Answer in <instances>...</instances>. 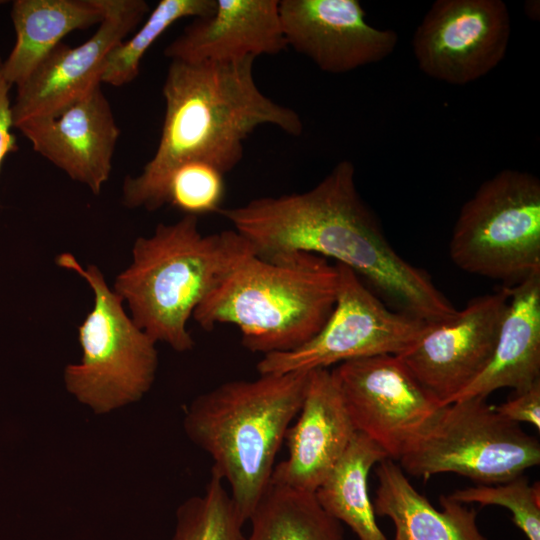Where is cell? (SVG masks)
Here are the masks:
<instances>
[{"mask_svg":"<svg viewBox=\"0 0 540 540\" xmlns=\"http://www.w3.org/2000/svg\"><path fill=\"white\" fill-rule=\"evenodd\" d=\"M448 497L461 504L495 505L512 513L515 525L528 540H540V488L523 474L507 482L458 489Z\"/></svg>","mask_w":540,"mask_h":540,"instance_id":"25","label":"cell"},{"mask_svg":"<svg viewBox=\"0 0 540 540\" xmlns=\"http://www.w3.org/2000/svg\"><path fill=\"white\" fill-rule=\"evenodd\" d=\"M309 372L231 380L200 394L184 417L188 438L230 487L241 523L270 485L276 455L298 415Z\"/></svg>","mask_w":540,"mask_h":540,"instance_id":"3","label":"cell"},{"mask_svg":"<svg viewBox=\"0 0 540 540\" xmlns=\"http://www.w3.org/2000/svg\"><path fill=\"white\" fill-rule=\"evenodd\" d=\"M356 432L332 371H310L298 418L286 432L288 457L274 467L270 483L315 493Z\"/></svg>","mask_w":540,"mask_h":540,"instance_id":"16","label":"cell"},{"mask_svg":"<svg viewBox=\"0 0 540 540\" xmlns=\"http://www.w3.org/2000/svg\"><path fill=\"white\" fill-rule=\"evenodd\" d=\"M15 128L37 153L95 195L100 194L109 180L120 136L102 84L59 113L25 120Z\"/></svg>","mask_w":540,"mask_h":540,"instance_id":"15","label":"cell"},{"mask_svg":"<svg viewBox=\"0 0 540 540\" xmlns=\"http://www.w3.org/2000/svg\"><path fill=\"white\" fill-rule=\"evenodd\" d=\"M494 410L504 419L519 424L528 423L540 430V382L515 395Z\"/></svg>","mask_w":540,"mask_h":540,"instance_id":"27","label":"cell"},{"mask_svg":"<svg viewBox=\"0 0 540 540\" xmlns=\"http://www.w3.org/2000/svg\"><path fill=\"white\" fill-rule=\"evenodd\" d=\"M449 256L461 270L513 286L540 273V180L505 169L463 204Z\"/></svg>","mask_w":540,"mask_h":540,"instance_id":"7","label":"cell"},{"mask_svg":"<svg viewBox=\"0 0 540 540\" xmlns=\"http://www.w3.org/2000/svg\"><path fill=\"white\" fill-rule=\"evenodd\" d=\"M508 290V304L489 364L451 403L487 398L501 388L519 393L540 382V273L508 286Z\"/></svg>","mask_w":540,"mask_h":540,"instance_id":"18","label":"cell"},{"mask_svg":"<svg viewBox=\"0 0 540 540\" xmlns=\"http://www.w3.org/2000/svg\"><path fill=\"white\" fill-rule=\"evenodd\" d=\"M216 0H161L140 28L118 44L107 56L101 83L121 87L139 74L140 62L152 44L175 22L210 15Z\"/></svg>","mask_w":540,"mask_h":540,"instance_id":"23","label":"cell"},{"mask_svg":"<svg viewBox=\"0 0 540 540\" xmlns=\"http://www.w3.org/2000/svg\"><path fill=\"white\" fill-rule=\"evenodd\" d=\"M106 0H15L11 18L16 42L2 72L21 85L68 33L100 24Z\"/></svg>","mask_w":540,"mask_h":540,"instance_id":"20","label":"cell"},{"mask_svg":"<svg viewBox=\"0 0 540 540\" xmlns=\"http://www.w3.org/2000/svg\"><path fill=\"white\" fill-rule=\"evenodd\" d=\"M149 13L144 0H106L104 19L84 43H59L19 86L12 104L13 126L52 116L101 83L105 60Z\"/></svg>","mask_w":540,"mask_h":540,"instance_id":"13","label":"cell"},{"mask_svg":"<svg viewBox=\"0 0 540 540\" xmlns=\"http://www.w3.org/2000/svg\"><path fill=\"white\" fill-rule=\"evenodd\" d=\"M224 194V174L206 162L194 160L173 170L167 181L165 200L184 215L198 217L219 213Z\"/></svg>","mask_w":540,"mask_h":540,"instance_id":"26","label":"cell"},{"mask_svg":"<svg viewBox=\"0 0 540 540\" xmlns=\"http://www.w3.org/2000/svg\"><path fill=\"white\" fill-rule=\"evenodd\" d=\"M219 214L261 259L273 261L299 252L332 258L398 311L427 323L449 320L458 311L424 270L393 249L357 190L349 160L337 163L308 191L258 197L222 208Z\"/></svg>","mask_w":540,"mask_h":540,"instance_id":"1","label":"cell"},{"mask_svg":"<svg viewBox=\"0 0 540 540\" xmlns=\"http://www.w3.org/2000/svg\"><path fill=\"white\" fill-rule=\"evenodd\" d=\"M287 47L279 0H216L214 11L193 18L164 55L197 63L277 55Z\"/></svg>","mask_w":540,"mask_h":540,"instance_id":"17","label":"cell"},{"mask_svg":"<svg viewBox=\"0 0 540 540\" xmlns=\"http://www.w3.org/2000/svg\"><path fill=\"white\" fill-rule=\"evenodd\" d=\"M376 475L374 511L393 522L394 540H487L473 509L444 495L440 497L442 510L436 509L392 459L380 461Z\"/></svg>","mask_w":540,"mask_h":540,"instance_id":"19","label":"cell"},{"mask_svg":"<svg viewBox=\"0 0 540 540\" xmlns=\"http://www.w3.org/2000/svg\"><path fill=\"white\" fill-rule=\"evenodd\" d=\"M511 34L501 0H437L415 30L412 47L419 69L452 85H466L504 59Z\"/></svg>","mask_w":540,"mask_h":540,"instance_id":"11","label":"cell"},{"mask_svg":"<svg viewBox=\"0 0 540 540\" xmlns=\"http://www.w3.org/2000/svg\"><path fill=\"white\" fill-rule=\"evenodd\" d=\"M335 265L336 302L324 326L294 350L264 355L256 365L259 375L309 372L358 358L398 355L430 324L390 310L353 270Z\"/></svg>","mask_w":540,"mask_h":540,"instance_id":"9","label":"cell"},{"mask_svg":"<svg viewBox=\"0 0 540 540\" xmlns=\"http://www.w3.org/2000/svg\"><path fill=\"white\" fill-rule=\"evenodd\" d=\"M55 262L82 277L94 296L92 309L78 327L81 360L64 370L67 391L96 414L139 401L156 377V342L126 313L123 300L97 266L83 267L67 252Z\"/></svg>","mask_w":540,"mask_h":540,"instance_id":"6","label":"cell"},{"mask_svg":"<svg viewBox=\"0 0 540 540\" xmlns=\"http://www.w3.org/2000/svg\"><path fill=\"white\" fill-rule=\"evenodd\" d=\"M2 63L0 58V168L6 155L17 149L15 136L11 132L14 127L9 99L11 85L3 75Z\"/></svg>","mask_w":540,"mask_h":540,"instance_id":"28","label":"cell"},{"mask_svg":"<svg viewBox=\"0 0 540 540\" xmlns=\"http://www.w3.org/2000/svg\"><path fill=\"white\" fill-rule=\"evenodd\" d=\"M248 522L243 540H345L341 523L322 509L314 493L272 483Z\"/></svg>","mask_w":540,"mask_h":540,"instance_id":"22","label":"cell"},{"mask_svg":"<svg viewBox=\"0 0 540 540\" xmlns=\"http://www.w3.org/2000/svg\"><path fill=\"white\" fill-rule=\"evenodd\" d=\"M255 59L171 60L162 89L165 114L159 144L142 172L125 178L124 206L161 208L171 173L188 161L206 162L225 175L240 163L245 140L260 126L291 136L303 133L300 115L257 86Z\"/></svg>","mask_w":540,"mask_h":540,"instance_id":"2","label":"cell"},{"mask_svg":"<svg viewBox=\"0 0 540 540\" xmlns=\"http://www.w3.org/2000/svg\"><path fill=\"white\" fill-rule=\"evenodd\" d=\"M332 373L356 431L392 460H399L444 406L396 355L349 360Z\"/></svg>","mask_w":540,"mask_h":540,"instance_id":"10","label":"cell"},{"mask_svg":"<svg viewBox=\"0 0 540 540\" xmlns=\"http://www.w3.org/2000/svg\"><path fill=\"white\" fill-rule=\"evenodd\" d=\"M279 14L287 46L328 73L382 61L398 43L394 30L367 23L358 0H279Z\"/></svg>","mask_w":540,"mask_h":540,"instance_id":"14","label":"cell"},{"mask_svg":"<svg viewBox=\"0 0 540 540\" xmlns=\"http://www.w3.org/2000/svg\"><path fill=\"white\" fill-rule=\"evenodd\" d=\"M337 289L338 270L327 258L299 252L268 261L253 254L220 281L192 317L208 331L220 324L237 327L251 352H287L321 330Z\"/></svg>","mask_w":540,"mask_h":540,"instance_id":"5","label":"cell"},{"mask_svg":"<svg viewBox=\"0 0 540 540\" xmlns=\"http://www.w3.org/2000/svg\"><path fill=\"white\" fill-rule=\"evenodd\" d=\"M508 300V286L476 297L451 319L428 324L417 341L396 356L447 405L489 364Z\"/></svg>","mask_w":540,"mask_h":540,"instance_id":"12","label":"cell"},{"mask_svg":"<svg viewBox=\"0 0 540 540\" xmlns=\"http://www.w3.org/2000/svg\"><path fill=\"white\" fill-rule=\"evenodd\" d=\"M243 526L224 480L211 469L204 492L178 507L171 540H243Z\"/></svg>","mask_w":540,"mask_h":540,"instance_id":"24","label":"cell"},{"mask_svg":"<svg viewBox=\"0 0 540 540\" xmlns=\"http://www.w3.org/2000/svg\"><path fill=\"white\" fill-rule=\"evenodd\" d=\"M388 458L370 438L356 432L348 448L314 495L322 509L346 524L359 540H388L376 521L368 476Z\"/></svg>","mask_w":540,"mask_h":540,"instance_id":"21","label":"cell"},{"mask_svg":"<svg viewBox=\"0 0 540 540\" xmlns=\"http://www.w3.org/2000/svg\"><path fill=\"white\" fill-rule=\"evenodd\" d=\"M399 461L413 476L455 473L492 485L538 465L540 443L501 417L486 398L473 397L444 405Z\"/></svg>","mask_w":540,"mask_h":540,"instance_id":"8","label":"cell"},{"mask_svg":"<svg viewBox=\"0 0 540 540\" xmlns=\"http://www.w3.org/2000/svg\"><path fill=\"white\" fill-rule=\"evenodd\" d=\"M253 254L234 229L203 234L198 217L184 215L135 240L131 263L116 276L112 289L152 340L186 352L194 347L187 324L195 309Z\"/></svg>","mask_w":540,"mask_h":540,"instance_id":"4","label":"cell"}]
</instances>
